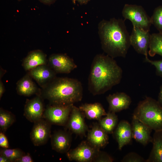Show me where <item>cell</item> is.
Wrapping results in <instances>:
<instances>
[{
    "label": "cell",
    "instance_id": "6da1fadb",
    "mask_svg": "<svg viewBox=\"0 0 162 162\" xmlns=\"http://www.w3.org/2000/svg\"><path fill=\"white\" fill-rule=\"evenodd\" d=\"M122 70L114 58L98 54L92 62L88 79V88L94 95L104 93L121 81Z\"/></svg>",
    "mask_w": 162,
    "mask_h": 162
},
{
    "label": "cell",
    "instance_id": "7a4b0ae2",
    "mask_svg": "<svg viewBox=\"0 0 162 162\" xmlns=\"http://www.w3.org/2000/svg\"><path fill=\"white\" fill-rule=\"evenodd\" d=\"M99 32L102 49L107 55L113 58L126 57L130 44L124 20H103L99 25Z\"/></svg>",
    "mask_w": 162,
    "mask_h": 162
},
{
    "label": "cell",
    "instance_id": "3957f363",
    "mask_svg": "<svg viewBox=\"0 0 162 162\" xmlns=\"http://www.w3.org/2000/svg\"><path fill=\"white\" fill-rule=\"evenodd\" d=\"M43 88L41 94L51 104H74L82 98V84L75 79L56 77Z\"/></svg>",
    "mask_w": 162,
    "mask_h": 162
},
{
    "label": "cell",
    "instance_id": "277c9868",
    "mask_svg": "<svg viewBox=\"0 0 162 162\" xmlns=\"http://www.w3.org/2000/svg\"><path fill=\"white\" fill-rule=\"evenodd\" d=\"M133 116L154 131L162 130V107L151 98L146 97L140 101Z\"/></svg>",
    "mask_w": 162,
    "mask_h": 162
},
{
    "label": "cell",
    "instance_id": "5b68a950",
    "mask_svg": "<svg viewBox=\"0 0 162 162\" xmlns=\"http://www.w3.org/2000/svg\"><path fill=\"white\" fill-rule=\"evenodd\" d=\"M122 14L124 19L129 20L131 22L133 26L149 31L152 24L151 18L141 6L125 4Z\"/></svg>",
    "mask_w": 162,
    "mask_h": 162
},
{
    "label": "cell",
    "instance_id": "8992f818",
    "mask_svg": "<svg viewBox=\"0 0 162 162\" xmlns=\"http://www.w3.org/2000/svg\"><path fill=\"white\" fill-rule=\"evenodd\" d=\"M73 105L51 104L45 110L43 118L51 124L65 125Z\"/></svg>",
    "mask_w": 162,
    "mask_h": 162
},
{
    "label": "cell",
    "instance_id": "52a82bcc",
    "mask_svg": "<svg viewBox=\"0 0 162 162\" xmlns=\"http://www.w3.org/2000/svg\"><path fill=\"white\" fill-rule=\"evenodd\" d=\"M100 150L92 146L87 141H84L76 148L69 150L66 153V155L70 161L93 162Z\"/></svg>",
    "mask_w": 162,
    "mask_h": 162
},
{
    "label": "cell",
    "instance_id": "ba28073f",
    "mask_svg": "<svg viewBox=\"0 0 162 162\" xmlns=\"http://www.w3.org/2000/svg\"><path fill=\"white\" fill-rule=\"evenodd\" d=\"M149 32L133 26L130 35V45L138 53L144 55L145 58H148V50L150 41L151 34Z\"/></svg>",
    "mask_w": 162,
    "mask_h": 162
},
{
    "label": "cell",
    "instance_id": "9c48e42d",
    "mask_svg": "<svg viewBox=\"0 0 162 162\" xmlns=\"http://www.w3.org/2000/svg\"><path fill=\"white\" fill-rule=\"evenodd\" d=\"M34 123L30 134L31 140L35 146L44 145L50 136L51 124L43 118Z\"/></svg>",
    "mask_w": 162,
    "mask_h": 162
},
{
    "label": "cell",
    "instance_id": "30bf717a",
    "mask_svg": "<svg viewBox=\"0 0 162 162\" xmlns=\"http://www.w3.org/2000/svg\"><path fill=\"white\" fill-rule=\"evenodd\" d=\"M48 62V65L56 73L68 74L77 67L72 59L64 54L51 55Z\"/></svg>",
    "mask_w": 162,
    "mask_h": 162
},
{
    "label": "cell",
    "instance_id": "8fae6325",
    "mask_svg": "<svg viewBox=\"0 0 162 162\" xmlns=\"http://www.w3.org/2000/svg\"><path fill=\"white\" fill-rule=\"evenodd\" d=\"M44 105L40 95L27 99L24 108V115L30 122L34 123L43 118Z\"/></svg>",
    "mask_w": 162,
    "mask_h": 162
},
{
    "label": "cell",
    "instance_id": "7c38bea8",
    "mask_svg": "<svg viewBox=\"0 0 162 162\" xmlns=\"http://www.w3.org/2000/svg\"><path fill=\"white\" fill-rule=\"evenodd\" d=\"M84 115L79 108L74 106L65 125L73 133L78 135H83L88 130L84 120Z\"/></svg>",
    "mask_w": 162,
    "mask_h": 162
},
{
    "label": "cell",
    "instance_id": "4fadbf2b",
    "mask_svg": "<svg viewBox=\"0 0 162 162\" xmlns=\"http://www.w3.org/2000/svg\"><path fill=\"white\" fill-rule=\"evenodd\" d=\"M131 125L132 137L136 141L144 146L152 142L151 128L134 116Z\"/></svg>",
    "mask_w": 162,
    "mask_h": 162
},
{
    "label": "cell",
    "instance_id": "5bb4252c",
    "mask_svg": "<svg viewBox=\"0 0 162 162\" xmlns=\"http://www.w3.org/2000/svg\"><path fill=\"white\" fill-rule=\"evenodd\" d=\"M28 74L42 88L56 77V74L46 64L38 66L28 71Z\"/></svg>",
    "mask_w": 162,
    "mask_h": 162
},
{
    "label": "cell",
    "instance_id": "9a60e30c",
    "mask_svg": "<svg viewBox=\"0 0 162 162\" xmlns=\"http://www.w3.org/2000/svg\"><path fill=\"white\" fill-rule=\"evenodd\" d=\"M71 141V134L66 131L58 130L51 136L52 148L59 153H66L69 150Z\"/></svg>",
    "mask_w": 162,
    "mask_h": 162
},
{
    "label": "cell",
    "instance_id": "2e32d148",
    "mask_svg": "<svg viewBox=\"0 0 162 162\" xmlns=\"http://www.w3.org/2000/svg\"><path fill=\"white\" fill-rule=\"evenodd\" d=\"M108 136L98 124H94L88 131L87 141L94 147L100 149L108 143Z\"/></svg>",
    "mask_w": 162,
    "mask_h": 162
},
{
    "label": "cell",
    "instance_id": "e0dca14e",
    "mask_svg": "<svg viewBox=\"0 0 162 162\" xmlns=\"http://www.w3.org/2000/svg\"><path fill=\"white\" fill-rule=\"evenodd\" d=\"M109 105V111L115 113L128 109L131 100L130 97L123 92L110 94L106 98Z\"/></svg>",
    "mask_w": 162,
    "mask_h": 162
},
{
    "label": "cell",
    "instance_id": "ac0fdd59",
    "mask_svg": "<svg viewBox=\"0 0 162 162\" xmlns=\"http://www.w3.org/2000/svg\"><path fill=\"white\" fill-rule=\"evenodd\" d=\"M113 134L120 150L130 143L133 138L131 125L125 120L121 121L118 124Z\"/></svg>",
    "mask_w": 162,
    "mask_h": 162
},
{
    "label": "cell",
    "instance_id": "d6986e66",
    "mask_svg": "<svg viewBox=\"0 0 162 162\" xmlns=\"http://www.w3.org/2000/svg\"><path fill=\"white\" fill-rule=\"evenodd\" d=\"M46 56L42 51L36 50L30 52L24 59L22 64L26 71L40 65L46 64Z\"/></svg>",
    "mask_w": 162,
    "mask_h": 162
},
{
    "label": "cell",
    "instance_id": "ffe728a7",
    "mask_svg": "<svg viewBox=\"0 0 162 162\" xmlns=\"http://www.w3.org/2000/svg\"><path fill=\"white\" fill-rule=\"evenodd\" d=\"M32 78L27 74L18 81L16 90L18 94L25 96H30L34 94L39 95L38 93L40 94L39 91Z\"/></svg>",
    "mask_w": 162,
    "mask_h": 162
},
{
    "label": "cell",
    "instance_id": "44dd1931",
    "mask_svg": "<svg viewBox=\"0 0 162 162\" xmlns=\"http://www.w3.org/2000/svg\"><path fill=\"white\" fill-rule=\"evenodd\" d=\"M79 108L84 116L89 119L99 120L104 116H106V112L103 106L100 103H85L80 105Z\"/></svg>",
    "mask_w": 162,
    "mask_h": 162
},
{
    "label": "cell",
    "instance_id": "7402d4cb",
    "mask_svg": "<svg viewBox=\"0 0 162 162\" xmlns=\"http://www.w3.org/2000/svg\"><path fill=\"white\" fill-rule=\"evenodd\" d=\"M152 142V148L146 162H162V130L155 131Z\"/></svg>",
    "mask_w": 162,
    "mask_h": 162
},
{
    "label": "cell",
    "instance_id": "603a6c76",
    "mask_svg": "<svg viewBox=\"0 0 162 162\" xmlns=\"http://www.w3.org/2000/svg\"><path fill=\"white\" fill-rule=\"evenodd\" d=\"M118 118L115 113L109 111L106 117L98 120V124L108 134H113L117 127Z\"/></svg>",
    "mask_w": 162,
    "mask_h": 162
},
{
    "label": "cell",
    "instance_id": "cb8c5ba5",
    "mask_svg": "<svg viewBox=\"0 0 162 162\" xmlns=\"http://www.w3.org/2000/svg\"><path fill=\"white\" fill-rule=\"evenodd\" d=\"M148 54L151 57L158 54L162 57V33L151 34Z\"/></svg>",
    "mask_w": 162,
    "mask_h": 162
},
{
    "label": "cell",
    "instance_id": "d4e9b609",
    "mask_svg": "<svg viewBox=\"0 0 162 162\" xmlns=\"http://www.w3.org/2000/svg\"><path fill=\"white\" fill-rule=\"evenodd\" d=\"M15 120V116L11 112L0 108V128L2 132L4 133Z\"/></svg>",
    "mask_w": 162,
    "mask_h": 162
},
{
    "label": "cell",
    "instance_id": "484cf974",
    "mask_svg": "<svg viewBox=\"0 0 162 162\" xmlns=\"http://www.w3.org/2000/svg\"><path fill=\"white\" fill-rule=\"evenodd\" d=\"M25 153L18 148L9 149L3 148L0 149V154L3 155L9 159L11 162H15Z\"/></svg>",
    "mask_w": 162,
    "mask_h": 162
},
{
    "label": "cell",
    "instance_id": "4316f807",
    "mask_svg": "<svg viewBox=\"0 0 162 162\" xmlns=\"http://www.w3.org/2000/svg\"><path fill=\"white\" fill-rule=\"evenodd\" d=\"M152 24L159 32L162 33V5L156 8L151 17Z\"/></svg>",
    "mask_w": 162,
    "mask_h": 162
},
{
    "label": "cell",
    "instance_id": "83f0119b",
    "mask_svg": "<svg viewBox=\"0 0 162 162\" xmlns=\"http://www.w3.org/2000/svg\"><path fill=\"white\" fill-rule=\"evenodd\" d=\"M122 162H146V160L138 154L131 152L126 154L121 161Z\"/></svg>",
    "mask_w": 162,
    "mask_h": 162
},
{
    "label": "cell",
    "instance_id": "f1b7e54d",
    "mask_svg": "<svg viewBox=\"0 0 162 162\" xmlns=\"http://www.w3.org/2000/svg\"><path fill=\"white\" fill-rule=\"evenodd\" d=\"M113 158L106 152L100 150L97 153L93 162H112Z\"/></svg>",
    "mask_w": 162,
    "mask_h": 162
},
{
    "label": "cell",
    "instance_id": "f546056e",
    "mask_svg": "<svg viewBox=\"0 0 162 162\" xmlns=\"http://www.w3.org/2000/svg\"><path fill=\"white\" fill-rule=\"evenodd\" d=\"M145 62L153 65L155 68L156 74L162 77V60L153 61L150 60L148 58H145Z\"/></svg>",
    "mask_w": 162,
    "mask_h": 162
},
{
    "label": "cell",
    "instance_id": "4dcf8cb0",
    "mask_svg": "<svg viewBox=\"0 0 162 162\" xmlns=\"http://www.w3.org/2000/svg\"><path fill=\"white\" fill-rule=\"evenodd\" d=\"M0 146L4 148H8L9 147L7 137L4 133L2 131L0 133Z\"/></svg>",
    "mask_w": 162,
    "mask_h": 162
},
{
    "label": "cell",
    "instance_id": "1f68e13d",
    "mask_svg": "<svg viewBox=\"0 0 162 162\" xmlns=\"http://www.w3.org/2000/svg\"><path fill=\"white\" fill-rule=\"evenodd\" d=\"M33 160L29 153H27L17 159L16 162H32Z\"/></svg>",
    "mask_w": 162,
    "mask_h": 162
},
{
    "label": "cell",
    "instance_id": "d6a6232c",
    "mask_svg": "<svg viewBox=\"0 0 162 162\" xmlns=\"http://www.w3.org/2000/svg\"><path fill=\"white\" fill-rule=\"evenodd\" d=\"M157 101L160 105L162 107V85L161 86L160 88Z\"/></svg>",
    "mask_w": 162,
    "mask_h": 162
},
{
    "label": "cell",
    "instance_id": "836d02e7",
    "mask_svg": "<svg viewBox=\"0 0 162 162\" xmlns=\"http://www.w3.org/2000/svg\"><path fill=\"white\" fill-rule=\"evenodd\" d=\"M5 91V88L4 85L2 82L0 80V99L1 98L2 95Z\"/></svg>",
    "mask_w": 162,
    "mask_h": 162
},
{
    "label": "cell",
    "instance_id": "e575fe53",
    "mask_svg": "<svg viewBox=\"0 0 162 162\" xmlns=\"http://www.w3.org/2000/svg\"><path fill=\"white\" fill-rule=\"evenodd\" d=\"M41 3L47 5H50L54 3L56 0H39Z\"/></svg>",
    "mask_w": 162,
    "mask_h": 162
},
{
    "label": "cell",
    "instance_id": "d590c367",
    "mask_svg": "<svg viewBox=\"0 0 162 162\" xmlns=\"http://www.w3.org/2000/svg\"><path fill=\"white\" fill-rule=\"evenodd\" d=\"M0 162H11V161L5 156L0 154Z\"/></svg>",
    "mask_w": 162,
    "mask_h": 162
},
{
    "label": "cell",
    "instance_id": "8d00e7d4",
    "mask_svg": "<svg viewBox=\"0 0 162 162\" xmlns=\"http://www.w3.org/2000/svg\"><path fill=\"white\" fill-rule=\"evenodd\" d=\"M74 2H77L81 4H86L90 0H72Z\"/></svg>",
    "mask_w": 162,
    "mask_h": 162
},
{
    "label": "cell",
    "instance_id": "74e56055",
    "mask_svg": "<svg viewBox=\"0 0 162 162\" xmlns=\"http://www.w3.org/2000/svg\"><path fill=\"white\" fill-rule=\"evenodd\" d=\"M18 1H21L22 0H18Z\"/></svg>",
    "mask_w": 162,
    "mask_h": 162
}]
</instances>
